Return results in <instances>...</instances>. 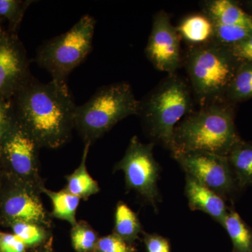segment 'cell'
Returning a JSON list of instances; mask_svg holds the SVG:
<instances>
[{
  "label": "cell",
  "instance_id": "6da1fadb",
  "mask_svg": "<svg viewBox=\"0 0 252 252\" xmlns=\"http://www.w3.org/2000/svg\"><path fill=\"white\" fill-rule=\"evenodd\" d=\"M15 117L41 148L58 149L74 130V102L67 84L43 83L34 76L11 97Z\"/></svg>",
  "mask_w": 252,
  "mask_h": 252
},
{
  "label": "cell",
  "instance_id": "7a4b0ae2",
  "mask_svg": "<svg viewBox=\"0 0 252 252\" xmlns=\"http://www.w3.org/2000/svg\"><path fill=\"white\" fill-rule=\"evenodd\" d=\"M233 116L220 102L202 106L181 121L174 132L173 157L186 152H205L227 157L240 140Z\"/></svg>",
  "mask_w": 252,
  "mask_h": 252
},
{
  "label": "cell",
  "instance_id": "3957f363",
  "mask_svg": "<svg viewBox=\"0 0 252 252\" xmlns=\"http://www.w3.org/2000/svg\"><path fill=\"white\" fill-rule=\"evenodd\" d=\"M192 107L190 88L174 73L139 100L137 116L150 138L172 152L175 127L192 112Z\"/></svg>",
  "mask_w": 252,
  "mask_h": 252
},
{
  "label": "cell",
  "instance_id": "277c9868",
  "mask_svg": "<svg viewBox=\"0 0 252 252\" xmlns=\"http://www.w3.org/2000/svg\"><path fill=\"white\" fill-rule=\"evenodd\" d=\"M138 107L139 100L128 83L102 86L87 102L77 105L74 130L84 144L92 145L121 121L137 115Z\"/></svg>",
  "mask_w": 252,
  "mask_h": 252
},
{
  "label": "cell",
  "instance_id": "5b68a950",
  "mask_svg": "<svg viewBox=\"0 0 252 252\" xmlns=\"http://www.w3.org/2000/svg\"><path fill=\"white\" fill-rule=\"evenodd\" d=\"M225 47L212 41L194 46L187 54V73L194 94L202 106L220 102L235 75L232 63L235 56Z\"/></svg>",
  "mask_w": 252,
  "mask_h": 252
},
{
  "label": "cell",
  "instance_id": "8992f818",
  "mask_svg": "<svg viewBox=\"0 0 252 252\" xmlns=\"http://www.w3.org/2000/svg\"><path fill=\"white\" fill-rule=\"evenodd\" d=\"M95 25L93 16L84 15L69 31L39 46L36 64L51 74V80L67 84L68 76L92 51Z\"/></svg>",
  "mask_w": 252,
  "mask_h": 252
},
{
  "label": "cell",
  "instance_id": "52a82bcc",
  "mask_svg": "<svg viewBox=\"0 0 252 252\" xmlns=\"http://www.w3.org/2000/svg\"><path fill=\"white\" fill-rule=\"evenodd\" d=\"M40 146L15 117L0 144V165L4 177L36 189L42 194Z\"/></svg>",
  "mask_w": 252,
  "mask_h": 252
},
{
  "label": "cell",
  "instance_id": "ba28073f",
  "mask_svg": "<svg viewBox=\"0 0 252 252\" xmlns=\"http://www.w3.org/2000/svg\"><path fill=\"white\" fill-rule=\"evenodd\" d=\"M154 145L152 142L143 143L133 136L114 171L124 172L127 190L135 192L157 210L160 200L158 189L160 168L154 157Z\"/></svg>",
  "mask_w": 252,
  "mask_h": 252
},
{
  "label": "cell",
  "instance_id": "9c48e42d",
  "mask_svg": "<svg viewBox=\"0 0 252 252\" xmlns=\"http://www.w3.org/2000/svg\"><path fill=\"white\" fill-rule=\"evenodd\" d=\"M41 194L31 186L4 177L0 190V224L9 227L15 222H29L51 229L52 217L43 205Z\"/></svg>",
  "mask_w": 252,
  "mask_h": 252
},
{
  "label": "cell",
  "instance_id": "30bf717a",
  "mask_svg": "<svg viewBox=\"0 0 252 252\" xmlns=\"http://www.w3.org/2000/svg\"><path fill=\"white\" fill-rule=\"evenodd\" d=\"M190 176L224 200L239 190L228 158L205 152H186L174 157Z\"/></svg>",
  "mask_w": 252,
  "mask_h": 252
},
{
  "label": "cell",
  "instance_id": "8fae6325",
  "mask_svg": "<svg viewBox=\"0 0 252 252\" xmlns=\"http://www.w3.org/2000/svg\"><path fill=\"white\" fill-rule=\"evenodd\" d=\"M27 51L17 33H0V97L11 99L31 77Z\"/></svg>",
  "mask_w": 252,
  "mask_h": 252
},
{
  "label": "cell",
  "instance_id": "7c38bea8",
  "mask_svg": "<svg viewBox=\"0 0 252 252\" xmlns=\"http://www.w3.org/2000/svg\"><path fill=\"white\" fill-rule=\"evenodd\" d=\"M145 54L160 72L174 74L181 64L180 36L164 11L154 16Z\"/></svg>",
  "mask_w": 252,
  "mask_h": 252
},
{
  "label": "cell",
  "instance_id": "4fadbf2b",
  "mask_svg": "<svg viewBox=\"0 0 252 252\" xmlns=\"http://www.w3.org/2000/svg\"><path fill=\"white\" fill-rule=\"evenodd\" d=\"M186 196L193 210L205 212L222 225L229 212L225 200L190 176L186 177Z\"/></svg>",
  "mask_w": 252,
  "mask_h": 252
},
{
  "label": "cell",
  "instance_id": "5bb4252c",
  "mask_svg": "<svg viewBox=\"0 0 252 252\" xmlns=\"http://www.w3.org/2000/svg\"><path fill=\"white\" fill-rule=\"evenodd\" d=\"M203 14L213 24L252 26V16L230 0H210L203 2Z\"/></svg>",
  "mask_w": 252,
  "mask_h": 252
},
{
  "label": "cell",
  "instance_id": "9a60e30c",
  "mask_svg": "<svg viewBox=\"0 0 252 252\" xmlns=\"http://www.w3.org/2000/svg\"><path fill=\"white\" fill-rule=\"evenodd\" d=\"M91 146L90 144H84L82 157L79 167L70 175L65 177L67 185L64 189L72 195L79 197L81 200H87L91 196L100 191L98 183L89 174L86 167V160Z\"/></svg>",
  "mask_w": 252,
  "mask_h": 252
},
{
  "label": "cell",
  "instance_id": "2e32d148",
  "mask_svg": "<svg viewBox=\"0 0 252 252\" xmlns=\"http://www.w3.org/2000/svg\"><path fill=\"white\" fill-rule=\"evenodd\" d=\"M239 190L252 186V145L238 141L227 156Z\"/></svg>",
  "mask_w": 252,
  "mask_h": 252
},
{
  "label": "cell",
  "instance_id": "e0dca14e",
  "mask_svg": "<svg viewBox=\"0 0 252 252\" xmlns=\"http://www.w3.org/2000/svg\"><path fill=\"white\" fill-rule=\"evenodd\" d=\"M176 28L180 37L195 46L213 41V23L205 14L191 15L183 20Z\"/></svg>",
  "mask_w": 252,
  "mask_h": 252
},
{
  "label": "cell",
  "instance_id": "ac0fdd59",
  "mask_svg": "<svg viewBox=\"0 0 252 252\" xmlns=\"http://www.w3.org/2000/svg\"><path fill=\"white\" fill-rule=\"evenodd\" d=\"M42 193L49 197L52 203L51 217L65 220L73 226L77 223L76 215L81 199L63 189L59 191H53L45 187Z\"/></svg>",
  "mask_w": 252,
  "mask_h": 252
},
{
  "label": "cell",
  "instance_id": "d6986e66",
  "mask_svg": "<svg viewBox=\"0 0 252 252\" xmlns=\"http://www.w3.org/2000/svg\"><path fill=\"white\" fill-rule=\"evenodd\" d=\"M222 226L229 235L233 252H252V231L234 210L227 214Z\"/></svg>",
  "mask_w": 252,
  "mask_h": 252
},
{
  "label": "cell",
  "instance_id": "ffe728a7",
  "mask_svg": "<svg viewBox=\"0 0 252 252\" xmlns=\"http://www.w3.org/2000/svg\"><path fill=\"white\" fill-rule=\"evenodd\" d=\"M141 231L142 225L135 212L123 202L118 204L114 215V234L128 243L135 241Z\"/></svg>",
  "mask_w": 252,
  "mask_h": 252
},
{
  "label": "cell",
  "instance_id": "44dd1931",
  "mask_svg": "<svg viewBox=\"0 0 252 252\" xmlns=\"http://www.w3.org/2000/svg\"><path fill=\"white\" fill-rule=\"evenodd\" d=\"M9 228L28 248L41 246L50 239L51 235L49 228L37 223L15 222L10 225Z\"/></svg>",
  "mask_w": 252,
  "mask_h": 252
},
{
  "label": "cell",
  "instance_id": "7402d4cb",
  "mask_svg": "<svg viewBox=\"0 0 252 252\" xmlns=\"http://www.w3.org/2000/svg\"><path fill=\"white\" fill-rule=\"evenodd\" d=\"M32 0H0V18L8 22L7 31L17 33L18 28Z\"/></svg>",
  "mask_w": 252,
  "mask_h": 252
},
{
  "label": "cell",
  "instance_id": "603a6c76",
  "mask_svg": "<svg viewBox=\"0 0 252 252\" xmlns=\"http://www.w3.org/2000/svg\"><path fill=\"white\" fill-rule=\"evenodd\" d=\"M98 239L97 232L84 220L72 226L71 240L76 252H94Z\"/></svg>",
  "mask_w": 252,
  "mask_h": 252
},
{
  "label": "cell",
  "instance_id": "cb8c5ba5",
  "mask_svg": "<svg viewBox=\"0 0 252 252\" xmlns=\"http://www.w3.org/2000/svg\"><path fill=\"white\" fill-rule=\"evenodd\" d=\"M213 41L223 46H233L252 37V26L213 24Z\"/></svg>",
  "mask_w": 252,
  "mask_h": 252
},
{
  "label": "cell",
  "instance_id": "d4e9b609",
  "mask_svg": "<svg viewBox=\"0 0 252 252\" xmlns=\"http://www.w3.org/2000/svg\"><path fill=\"white\" fill-rule=\"evenodd\" d=\"M230 99H243L252 97V66L245 64L239 68L227 91Z\"/></svg>",
  "mask_w": 252,
  "mask_h": 252
},
{
  "label": "cell",
  "instance_id": "484cf974",
  "mask_svg": "<svg viewBox=\"0 0 252 252\" xmlns=\"http://www.w3.org/2000/svg\"><path fill=\"white\" fill-rule=\"evenodd\" d=\"M127 243L116 234L99 238L94 252H131Z\"/></svg>",
  "mask_w": 252,
  "mask_h": 252
},
{
  "label": "cell",
  "instance_id": "4316f807",
  "mask_svg": "<svg viewBox=\"0 0 252 252\" xmlns=\"http://www.w3.org/2000/svg\"><path fill=\"white\" fill-rule=\"evenodd\" d=\"M15 118L11 99L0 97V144Z\"/></svg>",
  "mask_w": 252,
  "mask_h": 252
},
{
  "label": "cell",
  "instance_id": "83f0119b",
  "mask_svg": "<svg viewBox=\"0 0 252 252\" xmlns=\"http://www.w3.org/2000/svg\"><path fill=\"white\" fill-rule=\"evenodd\" d=\"M27 248L14 233L0 231V252H26Z\"/></svg>",
  "mask_w": 252,
  "mask_h": 252
},
{
  "label": "cell",
  "instance_id": "f1b7e54d",
  "mask_svg": "<svg viewBox=\"0 0 252 252\" xmlns=\"http://www.w3.org/2000/svg\"><path fill=\"white\" fill-rule=\"evenodd\" d=\"M230 51L235 59L252 63V37L231 46Z\"/></svg>",
  "mask_w": 252,
  "mask_h": 252
},
{
  "label": "cell",
  "instance_id": "f546056e",
  "mask_svg": "<svg viewBox=\"0 0 252 252\" xmlns=\"http://www.w3.org/2000/svg\"><path fill=\"white\" fill-rule=\"evenodd\" d=\"M145 243L148 252H170L168 242L158 235H147Z\"/></svg>",
  "mask_w": 252,
  "mask_h": 252
},
{
  "label": "cell",
  "instance_id": "4dcf8cb0",
  "mask_svg": "<svg viewBox=\"0 0 252 252\" xmlns=\"http://www.w3.org/2000/svg\"><path fill=\"white\" fill-rule=\"evenodd\" d=\"M4 181V175L2 169H1V165H0V190H1V187H2L3 183Z\"/></svg>",
  "mask_w": 252,
  "mask_h": 252
},
{
  "label": "cell",
  "instance_id": "1f68e13d",
  "mask_svg": "<svg viewBox=\"0 0 252 252\" xmlns=\"http://www.w3.org/2000/svg\"><path fill=\"white\" fill-rule=\"evenodd\" d=\"M53 252L52 250H51L49 248H40L37 249V250H34V252Z\"/></svg>",
  "mask_w": 252,
  "mask_h": 252
},
{
  "label": "cell",
  "instance_id": "d6a6232c",
  "mask_svg": "<svg viewBox=\"0 0 252 252\" xmlns=\"http://www.w3.org/2000/svg\"><path fill=\"white\" fill-rule=\"evenodd\" d=\"M1 18H0V33H1V32L4 31V30H3L2 27H1Z\"/></svg>",
  "mask_w": 252,
  "mask_h": 252
}]
</instances>
